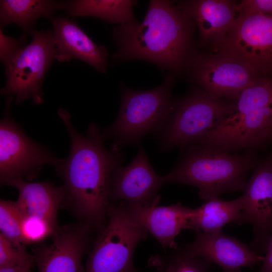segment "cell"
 <instances>
[{"label": "cell", "mask_w": 272, "mask_h": 272, "mask_svg": "<svg viewBox=\"0 0 272 272\" xmlns=\"http://www.w3.org/2000/svg\"><path fill=\"white\" fill-rule=\"evenodd\" d=\"M57 113L71 141L69 156L55 166L63 182V207L69 209L78 221L98 234L106 225L112 204L111 176L124 161V153L120 149L105 147L106 139L96 124L90 123L86 134L82 135L74 127L67 111L60 108Z\"/></svg>", "instance_id": "6da1fadb"}, {"label": "cell", "mask_w": 272, "mask_h": 272, "mask_svg": "<svg viewBox=\"0 0 272 272\" xmlns=\"http://www.w3.org/2000/svg\"><path fill=\"white\" fill-rule=\"evenodd\" d=\"M195 24L173 2L152 0L144 20L114 27L112 34L117 51L114 62L140 59L163 70L185 72L197 51L194 42Z\"/></svg>", "instance_id": "7a4b0ae2"}, {"label": "cell", "mask_w": 272, "mask_h": 272, "mask_svg": "<svg viewBox=\"0 0 272 272\" xmlns=\"http://www.w3.org/2000/svg\"><path fill=\"white\" fill-rule=\"evenodd\" d=\"M255 164L250 150L240 154L192 142L180 148L177 163L163 180L164 184L194 186L199 197L206 201L244 189Z\"/></svg>", "instance_id": "3957f363"}, {"label": "cell", "mask_w": 272, "mask_h": 272, "mask_svg": "<svg viewBox=\"0 0 272 272\" xmlns=\"http://www.w3.org/2000/svg\"><path fill=\"white\" fill-rule=\"evenodd\" d=\"M271 129L272 78H261L241 92L217 127L194 142L230 152L250 150L270 139Z\"/></svg>", "instance_id": "277c9868"}, {"label": "cell", "mask_w": 272, "mask_h": 272, "mask_svg": "<svg viewBox=\"0 0 272 272\" xmlns=\"http://www.w3.org/2000/svg\"><path fill=\"white\" fill-rule=\"evenodd\" d=\"M174 84V75L170 73L160 86L151 90H133L122 84L117 117L102 129L105 139L113 141L112 147L121 149L139 144L147 134H155L162 128L171 110Z\"/></svg>", "instance_id": "5b68a950"}, {"label": "cell", "mask_w": 272, "mask_h": 272, "mask_svg": "<svg viewBox=\"0 0 272 272\" xmlns=\"http://www.w3.org/2000/svg\"><path fill=\"white\" fill-rule=\"evenodd\" d=\"M235 100L215 98L199 87L173 99L169 117L155 134L161 151L196 141L217 127L233 110Z\"/></svg>", "instance_id": "8992f818"}, {"label": "cell", "mask_w": 272, "mask_h": 272, "mask_svg": "<svg viewBox=\"0 0 272 272\" xmlns=\"http://www.w3.org/2000/svg\"><path fill=\"white\" fill-rule=\"evenodd\" d=\"M148 233L127 217L121 202L112 203L106 225L93 240L88 252L85 272H139L133 265V256Z\"/></svg>", "instance_id": "52a82bcc"}, {"label": "cell", "mask_w": 272, "mask_h": 272, "mask_svg": "<svg viewBox=\"0 0 272 272\" xmlns=\"http://www.w3.org/2000/svg\"><path fill=\"white\" fill-rule=\"evenodd\" d=\"M250 69L257 77L272 78V16L238 13L215 50Z\"/></svg>", "instance_id": "ba28073f"}, {"label": "cell", "mask_w": 272, "mask_h": 272, "mask_svg": "<svg viewBox=\"0 0 272 272\" xmlns=\"http://www.w3.org/2000/svg\"><path fill=\"white\" fill-rule=\"evenodd\" d=\"M31 34V42L25 45L5 67L6 82L1 94L15 96L16 104L29 99L35 104L43 103V82L55 60L52 31L35 30Z\"/></svg>", "instance_id": "9c48e42d"}, {"label": "cell", "mask_w": 272, "mask_h": 272, "mask_svg": "<svg viewBox=\"0 0 272 272\" xmlns=\"http://www.w3.org/2000/svg\"><path fill=\"white\" fill-rule=\"evenodd\" d=\"M14 96L8 97L0 122V180L23 178L27 181L37 178L42 167L56 165V158L46 146L31 139L12 117L10 106Z\"/></svg>", "instance_id": "30bf717a"}, {"label": "cell", "mask_w": 272, "mask_h": 272, "mask_svg": "<svg viewBox=\"0 0 272 272\" xmlns=\"http://www.w3.org/2000/svg\"><path fill=\"white\" fill-rule=\"evenodd\" d=\"M185 73L190 81L210 95L232 100L261 79L230 57L218 52L198 50Z\"/></svg>", "instance_id": "8fae6325"}, {"label": "cell", "mask_w": 272, "mask_h": 272, "mask_svg": "<svg viewBox=\"0 0 272 272\" xmlns=\"http://www.w3.org/2000/svg\"><path fill=\"white\" fill-rule=\"evenodd\" d=\"M93 233L80 221L59 227L50 244L34 250L38 272H85L82 260L91 247Z\"/></svg>", "instance_id": "7c38bea8"}, {"label": "cell", "mask_w": 272, "mask_h": 272, "mask_svg": "<svg viewBox=\"0 0 272 272\" xmlns=\"http://www.w3.org/2000/svg\"><path fill=\"white\" fill-rule=\"evenodd\" d=\"M164 184L163 176L152 166L143 148L139 146L133 160L125 166L118 167L111 176V203L122 200L129 206L150 205L160 199L158 192Z\"/></svg>", "instance_id": "4fadbf2b"}, {"label": "cell", "mask_w": 272, "mask_h": 272, "mask_svg": "<svg viewBox=\"0 0 272 272\" xmlns=\"http://www.w3.org/2000/svg\"><path fill=\"white\" fill-rule=\"evenodd\" d=\"M244 205L238 224L253 225L254 239L250 246L265 252L272 232V162L259 166L247 182Z\"/></svg>", "instance_id": "5bb4252c"}, {"label": "cell", "mask_w": 272, "mask_h": 272, "mask_svg": "<svg viewBox=\"0 0 272 272\" xmlns=\"http://www.w3.org/2000/svg\"><path fill=\"white\" fill-rule=\"evenodd\" d=\"M195 233L194 240L183 247L192 254L216 263L222 268V272H242V267H251L264 260V256L250 245L222 231H196Z\"/></svg>", "instance_id": "9a60e30c"}, {"label": "cell", "mask_w": 272, "mask_h": 272, "mask_svg": "<svg viewBox=\"0 0 272 272\" xmlns=\"http://www.w3.org/2000/svg\"><path fill=\"white\" fill-rule=\"evenodd\" d=\"M160 200L144 206H129L121 201L127 217L144 227L164 248L178 247L175 238L181 231L189 229L192 209L181 202L167 206H158Z\"/></svg>", "instance_id": "2e32d148"}, {"label": "cell", "mask_w": 272, "mask_h": 272, "mask_svg": "<svg viewBox=\"0 0 272 272\" xmlns=\"http://www.w3.org/2000/svg\"><path fill=\"white\" fill-rule=\"evenodd\" d=\"M236 3L232 0H187L178 1L176 5L197 27L198 46L213 52L237 15Z\"/></svg>", "instance_id": "e0dca14e"}, {"label": "cell", "mask_w": 272, "mask_h": 272, "mask_svg": "<svg viewBox=\"0 0 272 272\" xmlns=\"http://www.w3.org/2000/svg\"><path fill=\"white\" fill-rule=\"evenodd\" d=\"M55 41V59L69 62L80 60L105 73L108 52L104 45H98L77 25L73 19L62 16L51 19Z\"/></svg>", "instance_id": "ac0fdd59"}, {"label": "cell", "mask_w": 272, "mask_h": 272, "mask_svg": "<svg viewBox=\"0 0 272 272\" xmlns=\"http://www.w3.org/2000/svg\"><path fill=\"white\" fill-rule=\"evenodd\" d=\"M5 185L16 188L19 193L16 200L22 215L44 219L58 228L57 213L63 207V186H57L49 181L30 182L23 178L7 181Z\"/></svg>", "instance_id": "d6986e66"}, {"label": "cell", "mask_w": 272, "mask_h": 272, "mask_svg": "<svg viewBox=\"0 0 272 272\" xmlns=\"http://www.w3.org/2000/svg\"><path fill=\"white\" fill-rule=\"evenodd\" d=\"M61 9L60 2L50 0H1L0 27L14 23L27 35L35 30L34 25L40 18L52 19Z\"/></svg>", "instance_id": "ffe728a7"}, {"label": "cell", "mask_w": 272, "mask_h": 272, "mask_svg": "<svg viewBox=\"0 0 272 272\" xmlns=\"http://www.w3.org/2000/svg\"><path fill=\"white\" fill-rule=\"evenodd\" d=\"M243 195L232 200L219 198L206 200L199 207L192 209L189 218V229L204 233L222 231L230 223L238 224L243 209Z\"/></svg>", "instance_id": "44dd1931"}, {"label": "cell", "mask_w": 272, "mask_h": 272, "mask_svg": "<svg viewBox=\"0 0 272 272\" xmlns=\"http://www.w3.org/2000/svg\"><path fill=\"white\" fill-rule=\"evenodd\" d=\"M132 0H71L60 2L61 9L70 16H91L124 25L137 21Z\"/></svg>", "instance_id": "7402d4cb"}, {"label": "cell", "mask_w": 272, "mask_h": 272, "mask_svg": "<svg viewBox=\"0 0 272 272\" xmlns=\"http://www.w3.org/2000/svg\"><path fill=\"white\" fill-rule=\"evenodd\" d=\"M148 265L157 272H210L211 262L191 253L182 246L168 254L152 256Z\"/></svg>", "instance_id": "603a6c76"}, {"label": "cell", "mask_w": 272, "mask_h": 272, "mask_svg": "<svg viewBox=\"0 0 272 272\" xmlns=\"http://www.w3.org/2000/svg\"><path fill=\"white\" fill-rule=\"evenodd\" d=\"M22 217L16 201L1 200L0 233L10 240L25 244L21 232Z\"/></svg>", "instance_id": "cb8c5ba5"}, {"label": "cell", "mask_w": 272, "mask_h": 272, "mask_svg": "<svg viewBox=\"0 0 272 272\" xmlns=\"http://www.w3.org/2000/svg\"><path fill=\"white\" fill-rule=\"evenodd\" d=\"M26 245L10 240L0 233V267L23 266L32 268L35 266V256L27 251Z\"/></svg>", "instance_id": "d4e9b609"}, {"label": "cell", "mask_w": 272, "mask_h": 272, "mask_svg": "<svg viewBox=\"0 0 272 272\" xmlns=\"http://www.w3.org/2000/svg\"><path fill=\"white\" fill-rule=\"evenodd\" d=\"M21 232L26 245L36 244L52 236L58 228L47 220L36 216H25L21 221Z\"/></svg>", "instance_id": "484cf974"}, {"label": "cell", "mask_w": 272, "mask_h": 272, "mask_svg": "<svg viewBox=\"0 0 272 272\" xmlns=\"http://www.w3.org/2000/svg\"><path fill=\"white\" fill-rule=\"evenodd\" d=\"M26 40L27 37L23 35L19 38L8 36L0 29V60L5 67L27 44Z\"/></svg>", "instance_id": "4316f807"}, {"label": "cell", "mask_w": 272, "mask_h": 272, "mask_svg": "<svg viewBox=\"0 0 272 272\" xmlns=\"http://www.w3.org/2000/svg\"><path fill=\"white\" fill-rule=\"evenodd\" d=\"M238 13L262 14L272 16V0H242L236 3Z\"/></svg>", "instance_id": "83f0119b"}, {"label": "cell", "mask_w": 272, "mask_h": 272, "mask_svg": "<svg viewBox=\"0 0 272 272\" xmlns=\"http://www.w3.org/2000/svg\"><path fill=\"white\" fill-rule=\"evenodd\" d=\"M265 253L262 266L258 272H272V232Z\"/></svg>", "instance_id": "f1b7e54d"}, {"label": "cell", "mask_w": 272, "mask_h": 272, "mask_svg": "<svg viewBox=\"0 0 272 272\" xmlns=\"http://www.w3.org/2000/svg\"><path fill=\"white\" fill-rule=\"evenodd\" d=\"M0 272H33L31 268L23 266H5L0 267Z\"/></svg>", "instance_id": "f546056e"}, {"label": "cell", "mask_w": 272, "mask_h": 272, "mask_svg": "<svg viewBox=\"0 0 272 272\" xmlns=\"http://www.w3.org/2000/svg\"><path fill=\"white\" fill-rule=\"evenodd\" d=\"M271 138H272V129H271Z\"/></svg>", "instance_id": "4dcf8cb0"}]
</instances>
